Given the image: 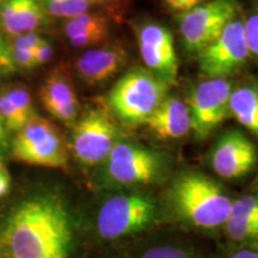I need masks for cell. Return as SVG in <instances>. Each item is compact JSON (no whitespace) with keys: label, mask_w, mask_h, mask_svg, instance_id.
I'll list each match as a JSON object with an SVG mask.
<instances>
[{"label":"cell","mask_w":258,"mask_h":258,"mask_svg":"<svg viewBox=\"0 0 258 258\" xmlns=\"http://www.w3.org/2000/svg\"><path fill=\"white\" fill-rule=\"evenodd\" d=\"M11 258H69L72 227L63 203L37 195L12 211L2 234Z\"/></svg>","instance_id":"obj_1"},{"label":"cell","mask_w":258,"mask_h":258,"mask_svg":"<svg viewBox=\"0 0 258 258\" xmlns=\"http://www.w3.org/2000/svg\"><path fill=\"white\" fill-rule=\"evenodd\" d=\"M167 202L184 224L200 230H215L224 227L233 200L214 179L195 171H186L170 184Z\"/></svg>","instance_id":"obj_2"},{"label":"cell","mask_w":258,"mask_h":258,"mask_svg":"<svg viewBox=\"0 0 258 258\" xmlns=\"http://www.w3.org/2000/svg\"><path fill=\"white\" fill-rule=\"evenodd\" d=\"M170 85L143 67H134L121 77L109 93V105L123 123L145 124L169 96Z\"/></svg>","instance_id":"obj_3"},{"label":"cell","mask_w":258,"mask_h":258,"mask_svg":"<svg viewBox=\"0 0 258 258\" xmlns=\"http://www.w3.org/2000/svg\"><path fill=\"white\" fill-rule=\"evenodd\" d=\"M103 165L104 178L109 184L139 186L154 184L165 178L170 159L159 151L121 140Z\"/></svg>","instance_id":"obj_4"},{"label":"cell","mask_w":258,"mask_h":258,"mask_svg":"<svg viewBox=\"0 0 258 258\" xmlns=\"http://www.w3.org/2000/svg\"><path fill=\"white\" fill-rule=\"evenodd\" d=\"M158 205L141 191L116 194L103 203L97 215V232L105 240H117L146 231L156 224Z\"/></svg>","instance_id":"obj_5"},{"label":"cell","mask_w":258,"mask_h":258,"mask_svg":"<svg viewBox=\"0 0 258 258\" xmlns=\"http://www.w3.org/2000/svg\"><path fill=\"white\" fill-rule=\"evenodd\" d=\"M11 147L16 159L30 165L62 169L69 161V147L61 132L38 115L16 133Z\"/></svg>","instance_id":"obj_6"},{"label":"cell","mask_w":258,"mask_h":258,"mask_svg":"<svg viewBox=\"0 0 258 258\" xmlns=\"http://www.w3.org/2000/svg\"><path fill=\"white\" fill-rule=\"evenodd\" d=\"M240 14L241 5L238 0H207L178 15L179 34L185 50L199 55Z\"/></svg>","instance_id":"obj_7"},{"label":"cell","mask_w":258,"mask_h":258,"mask_svg":"<svg viewBox=\"0 0 258 258\" xmlns=\"http://www.w3.org/2000/svg\"><path fill=\"white\" fill-rule=\"evenodd\" d=\"M71 148L76 159L84 166H97L121 141L112 118L102 109H90L73 125Z\"/></svg>","instance_id":"obj_8"},{"label":"cell","mask_w":258,"mask_h":258,"mask_svg":"<svg viewBox=\"0 0 258 258\" xmlns=\"http://www.w3.org/2000/svg\"><path fill=\"white\" fill-rule=\"evenodd\" d=\"M200 73L207 79H228L250 59L244 31V16H237L213 43L198 55Z\"/></svg>","instance_id":"obj_9"},{"label":"cell","mask_w":258,"mask_h":258,"mask_svg":"<svg viewBox=\"0 0 258 258\" xmlns=\"http://www.w3.org/2000/svg\"><path fill=\"white\" fill-rule=\"evenodd\" d=\"M230 79H207L190 93L188 102L191 133L198 140H205L222 122L231 117Z\"/></svg>","instance_id":"obj_10"},{"label":"cell","mask_w":258,"mask_h":258,"mask_svg":"<svg viewBox=\"0 0 258 258\" xmlns=\"http://www.w3.org/2000/svg\"><path fill=\"white\" fill-rule=\"evenodd\" d=\"M138 44L147 70L169 85L176 84L179 61L169 29L159 23H145L138 30Z\"/></svg>","instance_id":"obj_11"},{"label":"cell","mask_w":258,"mask_h":258,"mask_svg":"<svg viewBox=\"0 0 258 258\" xmlns=\"http://www.w3.org/2000/svg\"><path fill=\"white\" fill-rule=\"evenodd\" d=\"M257 161L256 145L238 129H231L222 134L211 153L213 171L225 179L247 176L256 167Z\"/></svg>","instance_id":"obj_12"},{"label":"cell","mask_w":258,"mask_h":258,"mask_svg":"<svg viewBox=\"0 0 258 258\" xmlns=\"http://www.w3.org/2000/svg\"><path fill=\"white\" fill-rule=\"evenodd\" d=\"M42 105L51 116L73 127L78 120L79 101L72 78L63 64H59L48 74L40 89Z\"/></svg>","instance_id":"obj_13"},{"label":"cell","mask_w":258,"mask_h":258,"mask_svg":"<svg viewBox=\"0 0 258 258\" xmlns=\"http://www.w3.org/2000/svg\"><path fill=\"white\" fill-rule=\"evenodd\" d=\"M128 53L123 47L109 44L86 50L76 61V71L79 78L89 85L108 82L124 69Z\"/></svg>","instance_id":"obj_14"},{"label":"cell","mask_w":258,"mask_h":258,"mask_svg":"<svg viewBox=\"0 0 258 258\" xmlns=\"http://www.w3.org/2000/svg\"><path fill=\"white\" fill-rule=\"evenodd\" d=\"M145 124L161 141L184 138L191 131L188 105L178 97L167 96Z\"/></svg>","instance_id":"obj_15"},{"label":"cell","mask_w":258,"mask_h":258,"mask_svg":"<svg viewBox=\"0 0 258 258\" xmlns=\"http://www.w3.org/2000/svg\"><path fill=\"white\" fill-rule=\"evenodd\" d=\"M48 14L40 0H5L0 6V27L9 36L36 32L47 22Z\"/></svg>","instance_id":"obj_16"},{"label":"cell","mask_w":258,"mask_h":258,"mask_svg":"<svg viewBox=\"0 0 258 258\" xmlns=\"http://www.w3.org/2000/svg\"><path fill=\"white\" fill-rule=\"evenodd\" d=\"M224 227L232 240L258 246V194L233 200Z\"/></svg>","instance_id":"obj_17"},{"label":"cell","mask_w":258,"mask_h":258,"mask_svg":"<svg viewBox=\"0 0 258 258\" xmlns=\"http://www.w3.org/2000/svg\"><path fill=\"white\" fill-rule=\"evenodd\" d=\"M230 114L258 139V83L247 82L232 90Z\"/></svg>","instance_id":"obj_18"},{"label":"cell","mask_w":258,"mask_h":258,"mask_svg":"<svg viewBox=\"0 0 258 258\" xmlns=\"http://www.w3.org/2000/svg\"><path fill=\"white\" fill-rule=\"evenodd\" d=\"M109 28L108 17L104 15L95 14V12H85L78 17L69 19L64 23L63 31L67 38L84 34V32L98 30V29Z\"/></svg>","instance_id":"obj_19"},{"label":"cell","mask_w":258,"mask_h":258,"mask_svg":"<svg viewBox=\"0 0 258 258\" xmlns=\"http://www.w3.org/2000/svg\"><path fill=\"white\" fill-rule=\"evenodd\" d=\"M48 15L72 19L89 11L91 4L88 0H40Z\"/></svg>","instance_id":"obj_20"},{"label":"cell","mask_w":258,"mask_h":258,"mask_svg":"<svg viewBox=\"0 0 258 258\" xmlns=\"http://www.w3.org/2000/svg\"><path fill=\"white\" fill-rule=\"evenodd\" d=\"M3 90H4L5 95L9 97L12 105H14L16 110L19 112V115L24 118L25 122H28L31 117L37 115L36 112H35L34 103H32L30 93H29V91L24 88V86L12 85L8 86V88Z\"/></svg>","instance_id":"obj_21"},{"label":"cell","mask_w":258,"mask_h":258,"mask_svg":"<svg viewBox=\"0 0 258 258\" xmlns=\"http://www.w3.org/2000/svg\"><path fill=\"white\" fill-rule=\"evenodd\" d=\"M0 117L4 121L6 129L15 132V133H17L19 129L27 123L24 118L19 115V112L16 110L15 106L12 105L11 101L5 95L3 89H0Z\"/></svg>","instance_id":"obj_22"},{"label":"cell","mask_w":258,"mask_h":258,"mask_svg":"<svg viewBox=\"0 0 258 258\" xmlns=\"http://www.w3.org/2000/svg\"><path fill=\"white\" fill-rule=\"evenodd\" d=\"M244 31L249 55L258 66V5L244 17Z\"/></svg>","instance_id":"obj_23"},{"label":"cell","mask_w":258,"mask_h":258,"mask_svg":"<svg viewBox=\"0 0 258 258\" xmlns=\"http://www.w3.org/2000/svg\"><path fill=\"white\" fill-rule=\"evenodd\" d=\"M141 258H198L191 250L177 245H158L145 251Z\"/></svg>","instance_id":"obj_24"},{"label":"cell","mask_w":258,"mask_h":258,"mask_svg":"<svg viewBox=\"0 0 258 258\" xmlns=\"http://www.w3.org/2000/svg\"><path fill=\"white\" fill-rule=\"evenodd\" d=\"M109 35V28L105 29H98V30H92L84 32V34L76 35V36L70 37L71 46L74 48H85L91 47L95 44L102 43L103 41L108 37Z\"/></svg>","instance_id":"obj_25"},{"label":"cell","mask_w":258,"mask_h":258,"mask_svg":"<svg viewBox=\"0 0 258 258\" xmlns=\"http://www.w3.org/2000/svg\"><path fill=\"white\" fill-rule=\"evenodd\" d=\"M90 4L98 5L115 21H121L127 11V0H88Z\"/></svg>","instance_id":"obj_26"},{"label":"cell","mask_w":258,"mask_h":258,"mask_svg":"<svg viewBox=\"0 0 258 258\" xmlns=\"http://www.w3.org/2000/svg\"><path fill=\"white\" fill-rule=\"evenodd\" d=\"M43 41L44 38L41 37L36 32H29V34L14 37V40L11 41V43H9V46L14 49H27L34 51Z\"/></svg>","instance_id":"obj_27"},{"label":"cell","mask_w":258,"mask_h":258,"mask_svg":"<svg viewBox=\"0 0 258 258\" xmlns=\"http://www.w3.org/2000/svg\"><path fill=\"white\" fill-rule=\"evenodd\" d=\"M16 70L17 69H16L14 60H12L9 43L5 41L4 36L2 35V31H0V72L5 74H11Z\"/></svg>","instance_id":"obj_28"},{"label":"cell","mask_w":258,"mask_h":258,"mask_svg":"<svg viewBox=\"0 0 258 258\" xmlns=\"http://www.w3.org/2000/svg\"><path fill=\"white\" fill-rule=\"evenodd\" d=\"M10 50H11L12 60H14L16 69L19 67L22 70H32L36 67L34 51L27 49H14V48H10Z\"/></svg>","instance_id":"obj_29"},{"label":"cell","mask_w":258,"mask_h":258,"mask_svg":"<svg viewBox=\"0 0 258 258\" xmlns=\"http://www.w3.org/2000/svg\"><path fill=\"white\" fill-rule=\"evenodd\" d=\"M166 8L177 15L185 14L196 6L203 4L207 0H163Z\"/></svg>","instance_id":"obj_30"},{"label":"cell","mask_w":258,"mask_h":258,"mask_svg":"<svg viewBox=\"0 0 258 258\" xmlns=\"http://www.w3.org/2000/svg\"><path fill=\"white\" fill-rule=\"evenodd\" d=\"M54 50L51 44L47 40H44L42 43L38 46L36 49L34 50V59H35V64L37 66H43L49 62V61L53 59Z\"/></svg>","instance_id":"obj_31"},{"label":"cell","mask_w":258,"mask_h":258,"mask_svg":"<svg viewBox=\"0 0 258 258\" xmlns=\"http://www.w3.org/2000/svg\"><path fill=\"white\" fill-rule=\"evenodd\" d=\"M10 188H11V176L4 163L0 160V199L4 198L10 191Z\"/></svg>","instance_id":"obj_32"},{"label":"cell","mask_w":258,"mask_h":258,"mask_svg":"<svg viewBox=\"0 0 258 258\" xmlns=\"http://www.w3.org/2000/svg\"><path fill=\"white\" fill-rule=\"evenodd\" d=\"M8 129L5 127L4 121L0 117V152H2V151H5L6 148H8Z\"/></svg>","instance_id":"obj_33"},{"label":"cell","mask_w":258,"mask_h":258,"mask_svg":"<svg viewBox=\"0 0 258 258\" xmlns=\"http://www.w3.org/2000/svg\"><path fill=\"white\" fill-rule=\"evenodd\" d=\"M228 258H258V251L257 250H240L238 252L231 254Z\"/></svg>","instance_id":"obj_34"},{"label":"cell","mask_w":258,"mask_h":258,"mask_svg":"<svg viewBox=\"0 0 258 258\" xmlns=\"http://www.w3.org/2000/svg\"><path fill=\"white\" fill-rule=\"evenodd\" d=\"M4 2H5V0H0V5H2Z\"/></svg>","instance_id":"obj_35"},{"label":"cell","mask_w":258,"mask_h":258,"mask_svg":"<svg viewBox=\"0 0 258 258\" xmlns=\"http://www.w3.org/2000/svg\"><path fill=\"white\" fill-rule=\"evenodd\" d=\"M256 183H257V186H258V177H257V182Z\"/></svg>","instance_id":"obj_36"}]
</instances>
